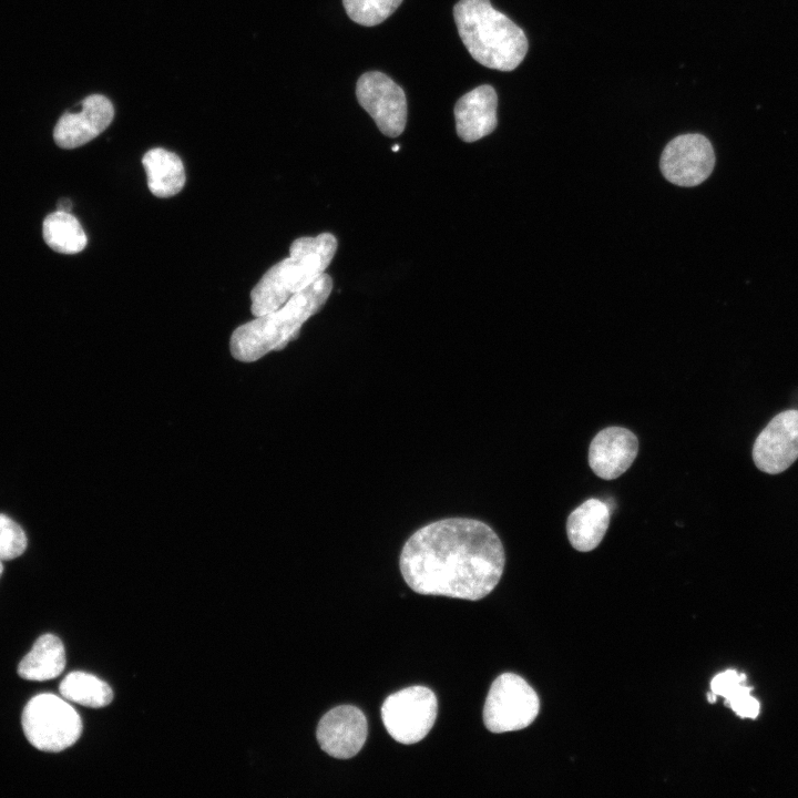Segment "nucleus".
Listing matches in <instances>:
<instances>
[{
	"instance_id": "obj_15",
	"label": "nucleus",
	"mask_w": 798,
	"mask_h": 798,
	"mask_svg": "<svg viewBox=\"0 0 798 798\" xmlns=\"http://www.w3.org/2000/svg\"><path fill=\"white\" fill-rule=\"evenodd\" d=\"M611 511L598 499H589L574 509L566 521V532L571 545L580 552L594 550L603 540Z\"/></svg>"
},
{
	"instance_id": "obj_6",
	"label": "nucleus",
	"mask_w": 798,
	"mask_h": 798,
	"mask_svg": "<svg viewBox=\"0 0 798 798\" xmlns=\"http://www.w3.org/2000/svg\"><path fill=\"white\" fill-rule=\"evenodd\" d=\"M539 710L540 699L534 689L521 676L504 673L490 687L483 722L492 733L515 732L531 725Z\"/></svg>"
},
{
	"instance_id": "obj_11",
	"label": "nucleus",
	"mask_w": 798,
	"mask_h": 798,
	"mask_svg": "<svg viewBox=\"0 0 798 798\" xmlns=\"http://www.w3.org/2000/svg\"><path fill=\"white\" fill-rule=\"evenodd\" d=\"M368 734L367 719L355 706L342 705L330 709L317 727V740L329 756L348 759L362 748Z\"/></svg>"
},
{
	"instance_id": "obj_26",
	"label": "nucleus",
	"mask_w": 798,
	"mask_h": 798,
	"mask_svg": "<svg viewBox=\"0 0 798 798\" xmlns=\"http://www.w3.org/2000/svg\"><path fill=\"white\" fill-rule=\"evenodd\" d=\"M399 149H400L399 145H395V146L392 147V151H393V152H397Z\"/></svg>"
},
{
	"instance_id": "obj_25",
	"label": "nucleus",
	"mask_w": 798,
	"mask_h": 798,
	"mask_svg": "<svg viewBox=\"0 0 798 798\" xmlns=\"http://www.w3.org/2000/svg\"><path fill=\"white\" fill-rule=\"evenodd\" d=\"M2 572H3V565H2V561L0 560V577L2 575Z\"/></svg>"
},
{
	"instance_id": "obj_5",
	"label": "nucleus",
	"mask_w": 798,
	"mask_h": 798,
	"mask_svg": "<svg viewBox=\"0 0 798 798\" xmlns=\"http://www.w3.org/2000/svg\"><path fill=\"white\" fill-rule=\"evenodd\" d=\"M21 724L28 741L43 751H62L82 734L76 710L64 698L50 693L35 695L27 703Z\"/></svg>"
},
{
	"instance_id": "obj_12",
	"label": "nucleus",
	"mask_w": 798,
	"mask_h": 798,
	"mask_svg": "<svg viewBox=\"0 0 798 798\" xmlns=\"http://www.w3.org/2000/svg\"><path fill=\"white\" fill-rule=\"evenodd\" d=\"M113 117L114 108L106 96L89 95L81 102L79 112L60 116L53 130L54 142L65 150L82 146L106 130Z\"/></svg>"
},
{
	"instance_id": "obj_23",
	"label": "nucleus",
	"mask_w": 798,
	"mask_h": 798,
	"mask_svg": "<svg viewBox=\"0 0 798 798\" xmlns=\"http://www.w3.org/2000/svg\"><path fill=\"white\" fill-rule=\"evenodd\" d=\"M71 208H72V203L70 200H68V198L59 200L57 211L70 213Z\"/></svg>"
},
{
	"instance_id": "obj_22",
	"label": "nucleus",
	"mask_w": 798,
	"mask_h": 798,
	"mask_svg": "<svg viewBox=\"0 0 798 798\" xmlns=\"http://www.w3.org/2000/svg\"><path fill=\"white\" fill-rule=\"evenodd\" d=\"M23 529L11 518L0 514V560H13L27 549Z\"/></svg>"
},
{
	"instance_id": "obj_13",
	"label": "nucleus",
	"mask_w": 798,
	"mask_h": 798,
	"mask_svg": "<svg viewBox=\"0 0 798 798\" xmlns=\"http://www.w3.org/2000/svg\"><path fill=\"white\" fill-rule=\"evenodd\" d=\"M638 452L636 436L623 427H607L601 430L589 448V464L592 471L604 480L623 474Z\"/></svg>"
},
{
	"instance_id": "obj_24",
	"label": "nucleus",
	"mask_w": 798,
	"mask_h": 798,
	"mask_svg": "<svg viewBox=\"0 0 798 798\" xmlns=\"http://www.w3.org/2000/svg\"><path fill=\"white\" fill-rule=\"evenodd\" d=\"M716 698H717V696L714 695L712 692H709V693L707 694V700H708L709 703H712V704L715 703V702H716Z\"/></svg>"
},
{
	"instance_id": "obj_21",
	"label": "nucleus",
	"mask_w": 798,
	"mask_h": 798,
	"mask_svg": "<svg viewBox=\"0 0 798 798\" xmlns=\"http://www.w3.org/2000/svg\"><path fill=\"white\" fill-rule=\"evenodd\" d=\"M402 0H342L348 17L358 24L372 27L385 21Z\"/></svg>"
},
{
	"instance_id": "obj_1",
	"label": "nucleus",
	"mask_w": 798,
	"mask_h": 798,
	"mask_svg": "<svg viewBox=\"0 0 798 798\" xmlns=\"http://www.w3.org/2000/svg\"><path fill=\"white\" fill-rule=\"evenodd\" d=\"M504 563L497 533L469 518L442 519L420 528L405 543L399 560L412 591L470 601L493 591Z\"/></svg>"
},
{
	"instance_id": "obj_10",
	"label": "nucleus",
	"mask_w": 798,
	"mask_h": 798,
	"mask_svg": "<svg viewBox=\"0 0 798 798\" xmlns=\"http://www.w3.org/2000/svg\"><path fill=\"white\" fill-rule=\"evenodd\" d=\"M798 459V410L776 415L754 442L753 460L766 473L777 474Z\"/></svg>"
},
{
	"instance_id": "obj_9",
	"label": "nucleus",
	"mask_w": 798,
	"mask_h": 798,
	"mask_svg": "<svg viewBox=\"0 0 798 798\" xmlns=\"http://www.w3.org/2000/svg\"><path fill=\"white\" fill-rule=\"evenodd\" d=\"M715 166V152L709 140L698 133L674 137L665 146L659 167L667 181L679 186H696Z\"/></svg>"
},
{
	"instance_id": "obj_19",
	"label": "nucleus",
	"mask_w": 798,
	"mask_h": 798,
	"mask_svg": "<svg viewBox=\"0 0 798 798\" xmlns=\"http://www.w3.org/2000/svg\"><path fill=\"white\" fill-rule=\"evenodd\" d=\"M42 235L47 245L61 254H78L88 243L84 229L76 217L61 211L51 213L44 218Z\"/></svg>"
},
{
	"instance_id": "obj_14",
	"label": "nucleus",
	"mask_w": 798,
	"mask_h": 798,
	"mask_svg": "<svg viewBox=\"0 0 798 798\" xmlns=\"http://www.w3.org/2000/svg\"><path fill=\"white\" fill-rule=\"evenodd\" d=\"M497 106V92L488 84L462 95L454 105L458 136L464 142H474L492 133L498 123Z\"/></svg>"
},
{
	"instance_id": "obj_17",
	"label": "nucleus",
	"mask_w": 798,
	"mask_h": 798,
	"mask_svg": "<svg viewBox=\"0 0 798 798\" xmlns=\"http://www.w3.org/2000/svg\"><path fill=\"white\" fill-rule=\"evenodd\" d=\"M64 667L65 651L61 640L53 634H43L19 663L18 674L24 679L42 682L58 677Z\"/></svg>"
},
{
	"instance_id": "obj_18",
	"label": "nucleus",
	"mask_w": 798,
	"mask_h": 798,
	"mask_svg": "<svg viewBox=\"0 0 798 798\" xmlns=\"http://www.w3.org/2000/svg\"><path fill=\"white\" fill-rule=\"evenodd\" d=\"M747 676L735 669L718 673L710 681V692L725 698L729 707L741 718L755 719L760 712L759 702L750 695L753 687L746 685Z\"/></svg>"
},
{
	"instance_id": "obj_4",
	"label": "nucleus",
	"mask_w": 798,
	"mask_h": 798,
	"mask_svg": "<svg viewBox=\"0 0 798 798\" xmlns=\"http://www.w3.org/2000/svg\"><path fill=\"white\" fill-rule=\"evenodd\" d=\"M337 246L330 233L296 238L289 256L272 266L252 289V314L256 317L276 310L309 286L328 267Z\"/></svg>"
},
{
	"instance_id": "obj_3",
	"label": "nucleus",
	"mask_w": 798,
	"mask_h": 798,
	"mask_svg": "<svg viewBox=\"0 0 798 798\" xmlns=\"http://www.w3.org/2000/svg\"><path fill=\"white\" fill-rule=\"evenodd\" d=\"M453 18L464 47L480 64L512 71L525 58L529 42L524 31L490 0H459Z\"/></svg>"
},
{
	"instance_id": "obj_16",
	"label": "nucleus",
	"mask_w": 798,
	"mask_h": 798,
	"mask_svg": "<svg viewBox=\"0 0 798 798\" xmlns=\"http://www.w3.org/2000/svg\"><path fill=\"white\" fill-rule=\"evenodd\" d=\"M150 192L156 197H171L180 193L186 176L182 160L162 147L149 150L143 158Z\"/></svg>"
},
{
	"instance_id": "obj_8",
	"label": "nucleus",
	"mask_w": 798,
	"mask_h": 798,
	"mask_svg": "<svg viewBox=\"0 0 798 798\" xmlns=\"http://www.w3.org/2000/svg\"><path fill=\"white\" fill-rule=\"evenodd\" d=\"M356 95L379 131L389 137L399 136L407 123V99L403 90L388 75L369 71L360 75Z\"/></svg>"
},
{
	"instance_id": "obj_7",
	"label": "nucleus",
	"mask_w": 798,
	"mask_h": 798,
	"mask_svg": "<svg viewBox=\"0 0 798 798\" xmlns=\"http://www.w3.org/2000/svg\"><path fill=\"white\" fill-rule=\"evenodd\" d=\"M437 697L424 686H411L388 696L381 718L388 734L398 743L411 745L423 739L437 717Z\"/></svg>"
},
{
	"instance_id": "obj_2",
	"label": "nucleus",
	"mask_w": 798,
	"mask_h": 798,
	"mask_svg": "<svg viewBox=\"0 0 798 798\" xmlns=\"http://www.w3.org/2000/svg\"><path fill=\"white\" fill-rule=\"evenodd\" d=\"M331 290L332 279L323 273L282 307L238 326L229 340L232 356L253 362L269 351L284 349L299 336L303 324L321 309Z\"/></svg>"
},
{
	"instance_id": "obj_20",
	"label": "nucleus",
	"mask_w": 798,
	"mask_h": 798,
	"mask_svg": "<svg viewBox=\"0 0 798 798\" xmlns=\"http://www.w3.org/2000/svg\"><path fill=\"white\" fill-rule=\"evenodd\" d=\"M59 690L64 699L92 708L108 706L113 699V690L104 681L84 672L69 673Z\"/></svg>"
}]
</instances>
